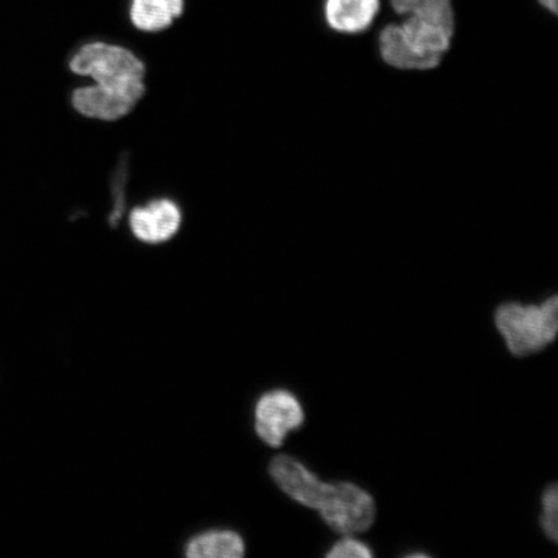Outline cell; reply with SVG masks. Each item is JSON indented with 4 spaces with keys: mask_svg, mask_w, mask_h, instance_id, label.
<instances>
[{
    "mask_svg": "<svg viewBox=\"0 0 558 558\" xmlns=\"http://www.w3.org/2000/svg\"><path fill=\"white\" fill-rule=\"evenodd\" d=\"M69 65L74 74L96 83L73 93L74 109L93 120H121L145 94L144 62L123 47L94 41L83 46Z\"/></svg>",
    "mask_w": 558,
    "mask_h": 558,
    "instance_id": "6da1fadb",
    "label": "cell"
},
{
    "mask_svg": "<svg viewBox=\"0 0 558 558\" xmlns=\"http://www.w3.org/2000/svg\"><path fill=\"white\" fill-rule=\"evenodd\" d=\"M271 477L292 499L316 508L335 532H365L375 520L372 495L353 484L329 485L319 481L298 460L279 456L269 465Z\"/></svg>",
    "mask_w": 558,
    "mask_h": 558,
    "instance_id": "7a4b0ae2",
    "label": "cell"
},
{
    "mask_svg": "<svg viewBox=\"0 0 558 558\" xmlns=\"http://www.w3.org/2000/svg\"><path fill=\"white\" fill-rule=\"evenodd\" d=\"M497 326L514 355L522 357L539 352L553 343L558 331L557 296L542 305H501L497 311Z\"/></svg>",
    "mask_w": 558,
    "mask_h": 558,
    "instance_id": "3957f363",
    "label": "cell"
},
{
    "mask_svg": "<svg viewBox=\"0 0 558 558\" xmlns=\"http://www.w3.org/2000/svg\"><path fill=\"white\" fill-rule=\"evenodd\" d=\"M255 416L257 435L274 448L281 446L286 435L304 422L302 404L284 390L264 395L257 402Z\"/></svg>",
    "mask_w": 558,
    "mask_h": 558,
    "instance_id": "277c9868",
    "label": "cell"
},
{
    "mask_svg": "<svg viewBox=\"0 0 558 558\" xmlns=\"http://www.w3.org/2000/svg\"><path fill=\"white\" fill-rule=\"evenodd\" d=\"M181 225V211L171 199H157L132 209L130 228L138 241L149 244L172 239Z\"/></svg>",
    "mask_w": 558,
    "mask_h": 558,
    "instance_id": "5b68a950",
    "label": "cell"
},
{
    "mask_svg": "<svg viewBox=\"0 0 558 558\" xmlns=\"http://www.w3.org/2000/svg\"><path fill=\"white\" fill-rule=\"evenodd\" d=\"M379 12V0H327L325 16L331 29L355 34L365 32Z\"/></svg>",
    "mask_w": 558,
    "mask_h": 558,
    "instance_id": "8992f818",
    "label": "cell"
},
{
    "mask_svg": "<svg viewBox=\"0 0 558 558\" xmlns=\"http://www.w3.org/2000/svg\"><path fill=\"white\" fill-rule=\"evenodd\" d=\"M380 53L388 65L402 70H429L438 62L418 54L409 44L401 25H389L380 34Z\"/></svg>",
    "mask_w": 558,
    "mask_h": 558,
    "instance_id": "52a82bcc",
    "label": "cell"
},
{
    "mask_svg": "<svg viewBox=\"0 0 558 558\" xmlns=\"http://www.w3.org/2000/svg\"><path fill=\"white\" fill-rule=\"evenodd\" d=\"M184 11V0H132L131 21L143 32L169 27Z\"/></svg>",
    "mask_w": 558,
    "mask_h": 558,
    "instance_id": "ba28073f",
    "label": "cell"
},
{
    "mask_svg": "<svg viewBox=\"0 0 558 558\" xmlns=\"http://www.w3.org/2000/svg\"><path fill=\"white\" fill-rule=\"evenodd\" d=\"M244 555L241 536L228 530H215L195 536L186 546V556L192 558H240Z\"/></svg>",
    "mask_w": 558,
    "mask_h": 558,
    "instance_id": "9c48e42d",
    "label": "cell"
},
{
    "mask_svg": "<svg viewBox=\"0 0 558 558\" xmlns=\"http://www.w3.org/2000/svg\"><path fill=\"white\" fill-rule=\"evenodd\" d=\"M390 3L400 15L425 21L453 34L456 20L450 0H390Z\"/></svg>",
    "mask_w": 558,
    "mask_h": 558,
    "instance_id": "30bf717a",
    "label": "cell"
},
{
    "mask_svg": "<svg viewBox=\"0 0 558 558\" xmlns=\"http://www.w3.org/2000/svg\"><path fill=\"white\" fill-rule=\"evenodd\" d=\"M543 513L541 518L542 527L546 532L549 539L557 541V508H558V493L557 485H550L543 494Z\"/></svg>",
    "mask_w": 558,
    "mask_h": 558,
    "instance_id": "8fae6325",
    "label": "cell"
},
{
    "mask_svg": "<svg viewBox=\"0 0 558 558\" xmlns=\"http://www.w3.org/2000/svg\"><path fill=\"white\" fill-rule=\"evenodd\" d=\"M373 553L364 543L347 538L335 544L327 557L330 558H368Z\"/></svg>",
    "mask_w": 558,
    "mask_h": 558,
    "instance_id": "7c38bea8",
    "label": "cell"
},
{
    "mask_svg": "<svg viewBox=\"0 0 558 558\" xmlns=\"http://www.w3.org/2000/svg\"><path fill=\"white\" fill-rule=\"evenodd\" d=\"M539 3L548 11L557 13V0H539Z\"/></svg>",
    "mask_w": 558,
    "mask_h": 558,
    "instance_id": "4fadbf2b",
    "label": "cell"
}]
</instances>
